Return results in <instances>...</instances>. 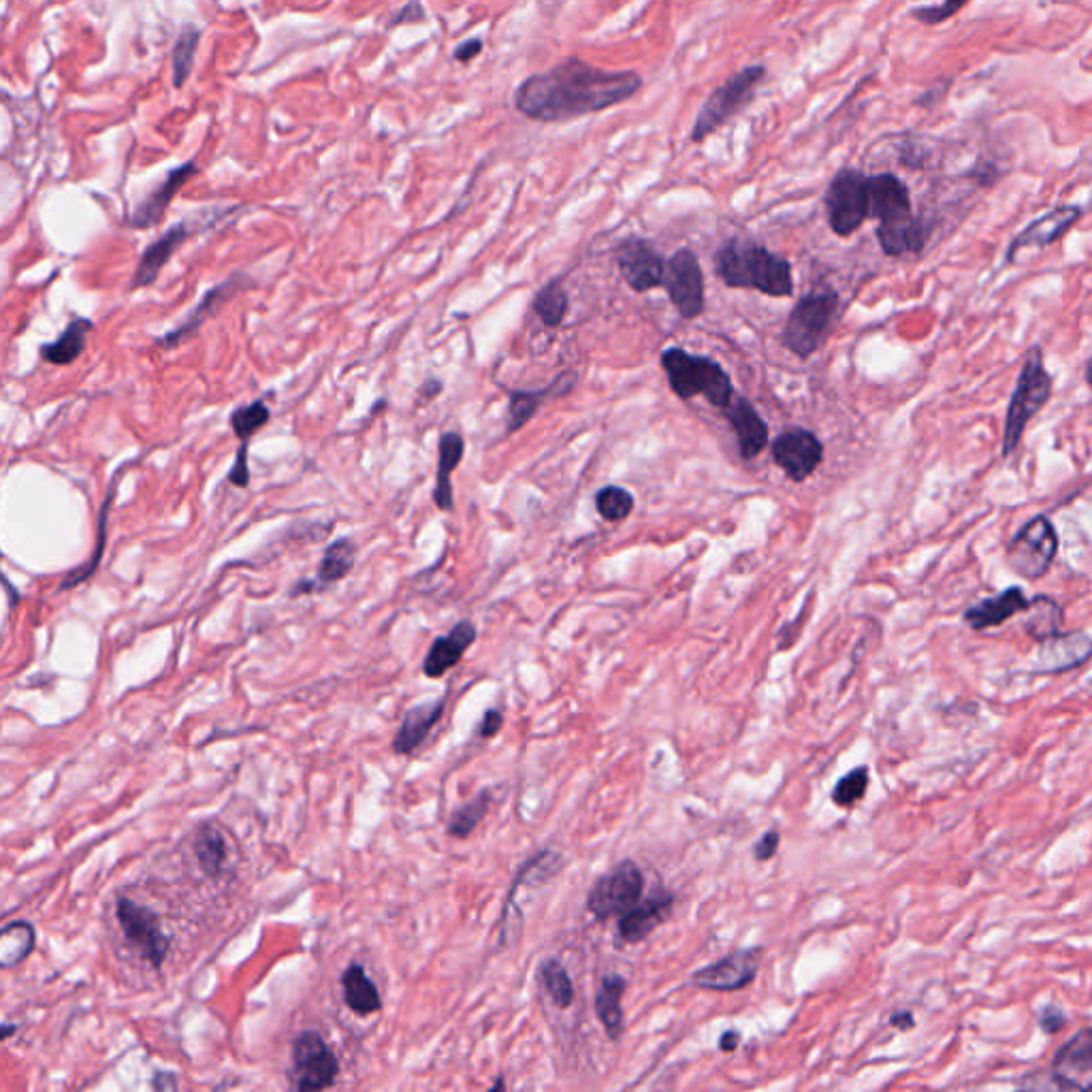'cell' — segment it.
I'll list each match as a JSON object with an SVG mask.
<instances>
[{"label": "cell", "instance_id": "obj_18", "mask_svg": "<svg viewBox=\"0 0 1092 1092\" xmlns=\"http://www.w3.org/2000/svg\"><path fill=\"white\" fill-rule=\"evenodd\" d=\"M244 282H250V280H248V278H244V276H233V278L224 280L222 285L214 287L212 291H207V293L203 295V300L199 302V306H196L192 312L188 314V318H186V320H184L177 329L169 331L166 335H162V337L158 339V346H160V348H164V350H171V348L181 346L186 339L194 337L207 318H212L214 314L218 312V310L222 308V304H224L227 300H231L237 291H242V289H244Z\"/></svg>", "mask_w": 1092, "mask_h": 1092}, {"label": "cell", "instance_id": "obj_58", "mask_svg": "<svg viewBox=\"0 0 1092 1092\" xmlns=\"http://www.w3.org/2000/svg\"><path fill=\"white\" fill-rule=\"evenodd\" d=\"M1087 382H1089V387L1092 389V356L1089 359V363H1087Z\"/></svg>", "mask_w": 1092, "mask_h": 1092}, {"label": "cell", "instance_id": "obj_30", "mask_svg": "<svg viewBox=\"0 0 1092 1092\" xmlns=\"http://www.w3.org/2000/svg\"><path fill=\"white\" fill-rule=\"evenodd\" d=\"M574 380L577 376L566 372L540 391H512L508 404V434H514L521 427H525L534 419L538 408L544 404V399H549L553 393L555 395L570 393L574 389Z\"/></svg>", "mask_w": 1092, "mask_h": 1092}, {"label": "cell", "instance_id": "obj_56", "mask_svg": "<svg viewBox=\"0 0 1092 1092\" xmlns=\"http://www.w3.org/2000/svg\"><path fill=\"white\" fill-rule=\"evenodd\" d=\"M440 393H442V382H440V380H434V378H432V380H427V382L421 387V399H423V402H425V397H427V399H432V397H436V395H440Z\"/></svg>", "mask_w": 1092, "mask_h": 1092}, {"label": "cell", "instance_id": "obj_4", "mask_svg": "<svg viewBox=\"0 0 1092 1092\" xmlns=\"http://www.w3.org/2000/svg\"><path fill=\"white\" fill-rule=\"evenodd\" d=\"M1052 397V376L1048 374L1044 365V352L1039 346H1033L1022 363L1016 389L1011 393V402L1005 417V429H1003V457H1009L1018 445L1022 442V436L1033 421V417L1046 408V404Z\"/></svg>", "mask_w": 1092, "mask_h": 1092}, {"label": "cell", "instance_id": "obj_40", "mask_svg": "<svg viewBox=\"0 0 1092 1092\" xmlns=\"http://www.w3.org/2000/svg\"><path fill=\"white\" fill-rule=\"evenodd\" d=\"M489 806H491V791H486V789L478 791L469 802L453 811L447 832L455 839H468L469 834L478 828V824L484 819Z\"/></svg>", "mask_w": 1092, "mask_h": 1092}, {"label": "cell", "instance_id": "obj_51", "mask_svg": "<svg viewBox=\"0 0 1092 1092\" xmlns=\"http://www.w3.org/2000/svg\"><path fill=\"white\" fill-rule=\"evenodd\" d=\"M504 726V715L497 711V709H489L478 726V737L482 739H493Z\"/></svg>", "mask_w": 1092, "mask_h": 1092}, {"label": "cell", "instance_id": "obj_39", "mask_svg": "<svg viewBox=\"0 0 1092 1092\" xmlns=\"http://www.w3.org/2000/svg\"><path fill=\"white\" fill-rule=\"evenodd\" d=\"M538 981L559 1009H568L572 1005L574 984H572L566 966L557 958H547L540 962Z\"/></svg>", "mask_w": 1092, "mask_h": 1092}, {"label": "cell", "instance_id": "obj_60", "mask_svg": "<svg viewBox=\"0 0 1092 1092\" xmlns=\"http://www.w3.org/2000/svg\"><path fill=\"white\" fill-rule=\"evenodd\" d=\"M1084 1089H1092V1082H1089V1084H1084Z\"/></svg>", "mask_w": 1092, "mask_h": 1092}, {"label": "cell", "instance_id": "obj_5", "mask_svg": "<svg viewBox=\"0 0 1092 1092\" xmlns=\"http://www.w3.org/2000/svg\"><path fill=\"white\" fill-rule=\"evenodd\" d=\"M836 308L839 295L834 289L819 287L806 293L787 316L781 344L798 359H809L817 352Z\"/></svg>", "mask_w": 1092, "mask_h": 1092}, {"label": "cell", "instance_id": "obj_20", "mask_svg": "<svg viewBox=\"0 0 1092 1092\" xmlns=\"http://www.w3.org/2000/svg\"><path fill=\"white\" fill-rule=\"evenodd\" d=\"M728 423L737 434V445L743 462L756 460L769 447V425L747 397H737L724 408Z\"/></svg>", "mask_w": 1092, "mask_h": 1092}, {"label": "cell", "instance_id": "obj_6", "mask_svg": "<svg viewBox=\"0 0 1092 1092\" xmlns=\"http://www.w3.org/2000/svg\"><path fill=\"white\" fill-rule=\"evenodd\" d=\"M767 69L762 64H752L737 75H732L726 84L709 94L702 110L696 116L691 129V142L700 144L717 129H722L734 114H739L754 97L758 84L765 79Z\"/></svg>", "mask_w": 1092, "mask_h": 1092}, {"label": "cell", "instance_id": "obj_49", "mask_svg": "<svg viewBox=\"0 0 1092 1092\" xmlns=\"http://www.w3.org/2000/svg\"><path fill=\"white\" fill-rule=\"evenodd\" d=\"M966 0H945V4L941 6H931V9H920L916 11L918 19L922 21H929V24H936V21H943L947 19L951 13H956Z\"/></svg>", "mask_w": 1092, "mask_h": 1092}, {"label": "cell", "instance_id": "obj_44", "mask_svg": "<svg viewBox=\"0 0 1092 1092\" xmlns=\"http://www.w3.org/2000/svg\"><path fill=\"white\" fill-rule=\"evenodd\" d=\"M272 419V410L267 404L263 402H252L248 406H242L237 410H233L231 414V429L233 434L242 440V442H248L259 429H263Z\"/></svg>", "mask_w": 1092, "mask_h": 1092}, {"label": "cell", "instance_id": "obj_38", "mask_svg": "<svg viewBox=\"0 0 1092 1092\" xmlns=\"http://www.w3.org/2000/svg\"><path fill=\"white\" fill-rule=\"evenodd\" d=\"M116 482H118V476L114 478V482L110 484V491H107V497H105V504L101 508V519H99V534H97V549L92 553V557L88 559V564H84L82 568L69 572L64 577V581L60 583L58 592H67V589H73L77 585H82L84 581H88L97 568L101 566L103 562V553H105V544H107V525H110V510H112V501H114V495H116Z\"/></svg>", "mask_w": 1092, "mask_h": 1092}, {"label": "cell", "instance_id": "obj_35", "mask_svg": "<svg viewBox=\"0 0 1092 1092\" xmlns=\"http://www.w3.org/2000/svg\"><path fill=\"white\" fill-rule=\"evenodd\" d=\"M877 239L888 257H903L907 252H920L927 244V229L922 220H907L899 224H879Z\"/></svg>", "mask_w": 1092, "mask_h": 1092}, {"label": "cell", "instance_id": "obj_45", "mask_svg": "<svg viewBox=\"0 0 1092 1092\" xmlns=\"http://www.w3.org/2000/svg\"><path fill=\"white\" fill-rule=\"evenodd\" d=\"M199 39H201V32L196 28H184L179 39L173 45V84H175V88H181V84L188 79V75L192 71Z\"/></svg>", "mask_w": 1092, "mask_h": 1092}, {"label": "cell", "instance_id": "obj_26", "mask_svg": "<svg viewBox=\"0 0 1092 1092\" xmlns=\"http://www.w3.org/2000/svg\"><path fill=\"white\" fill-rule=\"evenodd\" d=\"M196 173V166L194 162H184L181 166L173 169L160 184L158 188H155L140 205L137 209L133 212L129 224L133 229H152L155 224H158L166 212V207L171 205V201L175 199V194L179 192V188Z\"/></svg>", "mask_w": 1092, "mask_h": 1092}, {"label": "cell", "instance_id": "obj_7", "mask_svg": "<svg viewBox=\"0 0 1092 1092\" xmlns=\"http://www.w3.org/2000/svg\"><path fill=\"white\" fill-rule=\"evenodd\" d=\"M1057 553H1059V534L1052 521L1039 514L1033 516L1027 525H1022L1018 534L1009 540L1005 559L1007 566L1018 577L1035 581L1050 570Z\"/></svg>", "mask_w": 1092, "mask_h": 1092}, {"label": "cell", "instance_id": "obj_19", "mask_svg": "<svg viewBox=\"0 0 1092 1092\" xmlns=\"http://www.w3.org/2000/svg\"><path fill=\"white\" fill-rule=\"evenodd\" d=\"M672 903V892H668L664 886H655L646 899H642L631 912L620 918L617 936L627 945L646 938L668 918Z\"/></svg>", "mask_w": 1092, "mask_h": 1092}, {"label": "cell", "instance_id": "obj_2", "mask_svg": "<svg viewBox=\"0 0 1092 1092\" xmlns=\"http://www.w3.org/2000/svg\"><path fill=\"white\" fill-rule=\"evenodd\" d=\"M715 272L730 289H754L769 297L793 293L791 265L769 248L730 239L715 254Z\"/></svg>", "mask_w": 1092, "mask_h": 1092}, {"label": "cell", "instance_id": "obj_21", "mask_svg": "<svg viewBox=\"0 0 1092 1092\" xmlns=\"http://www.w3.org/2000/svg\"><path fill=\"white\" fill-rule=\"evenodd\" d=\"M1092 1074V1027L1078 1031L1069 1042H1065L1052 1061V1080L1054 1089L1076 1091L1084 1089L1078 1082V1076Z\"/></svg>", "mask_w": 1092, "mask_h": 1092}, {"label": "cell", "instance_id": "obj_16", "mask_svg": "<svg viewBox=\"0 0 1092 1092\" xmlns=\"http://www.w3.org/2000/svg\"><path fill=\"white\" fill-rule=\"evenodd\" d=\"M869 218L879 224H899L914 218L907 186L892 173L869 177Z\"/></svg>", "mask_w": 1092, "mask_h": 1092}, {"label": "cell", "instance_id": "obj_23", "mask_svg": "<svg viewBox=\"0 0 1092 1092\" xmlns=\"http://www.w3.org/2000/svg\"><path fill=\"white\" fill-rule=\"evenodd\" d=\"M476 636L478 629L471 622H460L447 636H438L423 659V674L429 679L445 676L462 661L466 651L476 642Z\"/></svg>", "mask_w": 1092, "mask_h": 1092}, {"label": "cell", "instance_id": "obj_48", "mask_svg": "<svg viewBox=\"0 0 1092 1092\" xmlns=\"http://www.w3.org/2000/svg\"><path fill=\"white\" fill-rule=\"evenodd\" d=\"M1067 1024V1016L1061 1011V1007L1057 1005H1048L1044 1007L1042 1016H1039V1027L1046 1035H1057L1059 1031H1063Z\"/></svg>", "mask_w": 1092, "mask_h": 1092}, {"label": "cell", "instance_id": "obj_8", "mask_svg": "<svg viewBox=\"0 0 1092 1092\" xmlns=\"http://www.w3.org/2000/svg\"><path fill=\"white\" fill-rule=\"evenodd\" d=\"M339 1061L318 1031H302L291 1046L289 1084L295 1091H324L335 1084Z\"/></svg>", "mask_w": 1092, "mask_h": 1092}, {"label": "cell", "instance_id": "obj_55", "mask_svg": "<svg viewBox=\"0 0 1092 1092\" xmlns=\"http://www.w3.org/2000/svg\"><path fill=\"white\" fill-rule=\"evenodd\" d=\"M890 1024L897 1027L899 1031H909L914 1029L916 1020H914V1014L912 1011H897L892 1018H890Z\"/></svg>", "mask_w": 1092, "mask_h": 1092}, {"label": "cell", "instance_id": "obj_28", "mask_svg": "<svg viewBox=\"0 0 1092 1092\" xmlns=\"http://www.w3.org/2000/svg\"><path fill=\"white\" fill-rule=\"evenodd\" d=\"M190 233H192L190 224L179 222L173 229H169L155 244H150L148 250L140 259V265L131 280V289L152 287L157 282L160 272L164 270V265L169 263V259L181 248V244L190 237Z\"/></svg>", "mask_w": 1092, "mask_h": 1092}, {"label": "cell", "instance_id": "obj_57", "mask_svg": "<svg viewBox=\"0 0 1092 1092\" xmlns=\"http://www.w3.org/2000/svg\"><path fill=\"white\" fill-rule=\"evenodd\" d=\"M15 1029H17V1024H13V1022H4V1024H2V1039L6 1042Z\"/></svg>", "mask_w": 1092, "mask_h": 1092}, {"label": "cell", "instance_id": "obj_42", "mask_svg": "<svg viewBox=\"0 0 1092 1092\" xmlns=\"http://www.w3.org/2000/svg\"><path fill=\"white\" fill-rule=\"evenodd\" d=\"M564 864V858L559 851H553V849H542L538 856L529 858L516 873V879L512 884V888H519L521 884H529V886H540V884H547L553 875L559 873Z\"/></svg>", "mask_w": 1092, "mask_h": 1092}, {"label": "cell", "instance_id": "obj_43", "mask_svg": "<svg viewBox=\"0 0 1092 1092\" xmlns=\"http://www.w3.org/2000/svg\"><path fill=\"white\" fill-rule=\"evenodd\" d=\"M596 510L609 523L625 521L634 510V495L617 484L602 486L596 495Z\"/></svg>", "mask_w": 1092, "mask_h": 1092}, {"label": "cell", "instance_id": "obj_17", "mask_svg": "<svg viewBox=\"0 0 1092 1092\" xmlns=\"http://www.w3.org/2000/svg\"><path fill=\"white\" fill-rule=\"evenodd\" d=\"M1039 672H1069L1092 657V638L1082 631H1061L1039 642Z\"/></svg>", "mask_w": 1092, "mask_h": 1092}, {"label": "cell", "instance_id": "obj_41", "mask_svg": "<svg viewBox=\"0 0 1092 1092\" xmlns=\"http://www.w3.org/2000/svg\"><path fill=\"white\" fill-rule=\"evenodd\" d=\"M568 308H570L568 293L564 291V287L557 280L542 287L534 300V310L542 320V324L549 329H557L564 322Z\"/></svg>", "mask_w": 1092, "mask_h": 1092}, {"label": "cell", "instance_id": "obj_50", "mask_svg": "<svg viewBox=\"0 0 1092 1092\" xmlns=\"http://www.w3.org/2000/svg\"><path fill=\"white\" fill-rule=\"evenodd\" d=\"M781 836L777 830H769L756 845H754V856L756 860L760 862H769L775 858L777 849H780Z\"/></svg>", "mask_w": 1092, "mask_h": 1092}, {"label": "cell", "instance_id": "obj_53", "mask_svg": "<svg viewBox=\"0 0 1092 1092\" xmlns=\"http://www.w3.org/2000/svg\"><path fill=\"white\" fill-rule=\"evenodd\" d=\"M155 1091H177V1076L171 1072H158L152 1078Z\"/></svg>", "mask_w": 1092, "mask_h": 1092}, {"label": "cell", "instance_id": "obj_32", "mask_svg": "<svg viewBox=\"0 0 1092 1092\" xmlns=\"http://www.w3.org/2000/svg\"><path fill=\"white\" fill-rule=\"evenodd\" d=\"M341 994L346 1007L365 1018L372 1014H378L382 1009V996L374 979L367 975L363 964L352 962L341 973Z\"/></svg>", "mask_w": 1092, "mask_h": 1092}, {"label": "cell", "instance_id": "obj_29", "mask_svg": "<svg viewBox=\"0 0 1092 1092\" xmlns=\"http://www.w3.org/2000/svg\"><path fill=\"white\" fill-rule=\"evenodd\" d=\"M192 851L199 869L209 879H220L231 864L229 839L224 836V828L216 821H205L196 830Z\"/></svg>", "mask_w": 1092, "mask_h": 1092}, {"label": "cell", "instance_id": "obj_34", "mask_svg": "<svg viewBox=\"0 0 1092 1092\" xmlns=\"http://www.w3.org/2000/svg\"><path fill=\"white\" fill-rule=\"evenodd\" d=\"M625 979L622 975H605L600 988L596 992V1016L600 1018L607 1035L617 1042L624 1035V1007L622 999L625 992Z\"/></svg>", "mask_w": 1092, "mask_h": 1092}, {"label": "cell", "instance_id": "obj_59", "mask_svg": "<svg viewBox=\"0 0 1092 1092\" xmlns=\"http://www.w3.org/2000/svg\"><path fill=\"white\" fill-rule=\"evenodd\" d=\"M497 1089H506V1082H504V1080H499V1082H495V1084L491 1087V1091H497Z\"/></svg>", "mask_w": 1092, "mask_h": 1092}, {"label": "cell", "instance_id": "obj_13", "mask_svg": "<svg viewBox=\"0 0 1092 1092\" xmlns=\"http://www.w3.org/2000/svg\"><path fill=\"white\" fill-rule=\"evenodd\" d=\"M762 947H747L737 949L722 960L698 969L691 975V984L700 990H715V992H734L743 990L758 977L760 964H762Z\"/></svg>", "mask_w": 1092, "mask_h": 1092}, {"label": "cell", "instance_id": "obj_3", "mask_svg": "<svg viewBox=\"0 0 1092 1092\" xmlns=\"http://www.w3.org/2000/svg\"><path fill=\"white\" fill-rule=\"evenodd\" d=\"M661 367L668 384L679 399L704 397L711 406L724 410L734 399L730 374L709 356L689 354L683 348H666L661 352Z\"/></svg>", "mask_w": 1092, "mask_h": 1092}, {"label": "cell", "instance_id": "obj_31", "mask_svg": "<svg viewBox=\"0 0 1092 1092\" xmlns=\"http://www.w3.org/2000/svg\"><path fill=\"white\" fill-rule=\"evenodd\" d=\"M466 453V440L457 432H447L440 436L438 445V471H436V489H434V501L440 510L449 512L455 506L453 495V471L460 468Z\"/></svg>", "mask_w": 1092, "mask_h": 1092}, {"label": "cell", "instance_id": "obj_22", "mask_svg": "<svg viewBox=\"0 0 1092 1092\" xmlns=\"http://www.w3.org/2000/svg\"><path fill=\"white\" fill-rule=\"evenodd\" d=\"M1082 216V209L1076 207V205H1063V207H1057L1052 212H1048L1046 216L1037 218L1035 222H1031L1009 246L1007 250V261L1014 263L1016 254L1024 248H1044V246H1050L1054 242H1059Z\"/></svg>", "mask_w": 1092, "mask_h": 1092}, {"label": "cell", "instance_id": "obj_14", "mask_svg": "<svg viewBox=\"0 0 1092 1092\" xmlns=\"http://www.w3.org/2000/svg\"><path fill=\"white\" fill-rule=\"evenodd\" d=\"M773 462L793 482H804L824 462V445L819 438L802 427L781 432L771 447Z\"/></svg>", "mask_w": 1092, "mask_h": 1092}, {"label": "cell", "instance_id": "obj_33", "mask_svg": "<svg viewBox=\"0 0 1092 1092\" xmlns=\"http://www.w3.org/2000/svg\"><path fill=\"white\" fill-rule=\"evenodd\" d=\"M90 331L92 322L88 318H73L54 341L41 346V356L58 367L75 363L86 350Z\"/></svg>", "mask_w": 1092, "mask_h": 1092}, {"label": "cell", "instance_id": "obj_46", "mask_svg": "<svg viewBox=\"0 0 1092 1092\" xmlns=\"http://www.w3.org/2000/svg\"><path fill=\"white\" fill-rule=\"evenodd\" d=\"M869 783H871L869 767L854 769L851 773H847L845 777L836 781V785L832 789V802L841 809H851L858 800H862L867 796Z\"/></svg>", "mask_w": 1092, "mask_h": 1092}, {"label": "cell", "instance_id": "obj_11", "mask_svg": "<svg viewBox=\"0 0 1092 1092\" xmlns=\"http://www.w3.org/2000/svg\"><path fill=\"white\" fill-rule=\"evenodd\" d=\"M116 918L127 943L155 969H160L169 953V936L164 933L157 912L129 899L118 897Z\"/></svg>", "mask_w": 1092, "mask_h": 1092}, {"label": "cell", "instance_id": "obj_37", "mask_svg": "<svg viewBox=\"0 0 1092 1092\" xmlns=\"http://www.w3.org/2000/svg\"><path fill=\"white\" fill-rule=\"evenodd\" d=\"M37 945L34 927L26 920H15L0 931V969H13L21 964Z\"/></svg>", "mask_w": 1092, "mask_h": 1092}, {"label": "cell", "instance_id": "obj_52", "mask_svg": "<svg viewBox=\"0 0 1092 1092\" xmlns=\"http://www.w3.org/2000/svg\"><path fill=\"white\" fill-rule=\"evenodd\" d=\"M480 52H482V41H480V39H468L466 43H462V45L457 47L455 58H457L460 62H469V60H474Z\"/></svg>", "mask_w": 1092, "mask_h": 1092}, {"label": "cell", "instance_id": "obj_24", "mask_svg": "<svg viewBox=\"0 0 1092 1092\" xmlns=\"http://www.w3.org/2000/svg\"><path fill=\"white\" fill-rule=\"evenodd\" d=\"M445 709H447V698L421 702V704H414L412 709H408L404 715V722L391 743L393 752L397 756L414 754L425 743V739L432 734V730L445 715Z\"/></svg>", "mask_w": 1092, "mask_h": 1092}, {"label": "cell", "instance_id": "obj_36", "mask_svg": "<svg viewBox=\"0 0 1092 1092\" xmlns=\"http://www.w3.org/2000/svg\"><path fill=\"white\" fill-rule=\"evenodd\" d=\"M1027 620H1024V631L1042 642V640H1048L1057 634L1063 631V624H1065V615H1063V607L1048 598V596H1037L1031 600L1029 609H1027Z\"/></svg>", "mask_w": 1092, "mask_h": 1092}, {"label": "cell", "instance_id": "obj_54", "mask_svg": "<svg viewBox=\"0 0 1092 1092\" xmlns=\"http://www.w3.org/2000/svg\"><path fill=\"white\" fill-rule=\"evenodd\" d=\"M739 1042H741V1033H739V1031H734V1029H730V1031L722 1033V1037H719V1050H722V1052H734V1050L739 1048Z\"/></svg>", "mask_w": 1092, "mask_h": 1092}, {"label": "cell", "instance_id": "obj_10", "mask_svg": "<svg viewBox=\"0 0 1092 1092\" xmlns=\"http://www.w3.org/2000/svg\"><path fill=\"white\" fill-rule=\"evenodd\" d=\"M644 892V875L636 862L624 860L609 875L600 877L587 897V909L598 920L622 918L631 912Z\"/></svg>", "mask_w": 1092, "mask_h": 1092}, {"label": "cell", "instance_id": "obj_1", "mask_svg": "<svg viewBox=\"0 0 1092 1092\" xmlns=\"http://www.w3.org/2000/svg\"><path fill=\"white\" fill-rule=\"evenodd\" d=\"M640 88L642 77L634 71H607L568 58L551 71L521 82L514 92V107L536 122H568L622 105Z\"/></svg>", "mask_w": 1092, "mask_h": 1092}, {"label": "cell", "instance_id": "obj_9", "mask_svg": "<svg viewBox=\"0 0 1092 1092\" xmlns=\"http://www.w3.org/2000/svg\"><path fill=\"white\" fill-rule=\"evenodd\" d=\"M828 224L839 237L854 235L869 218V177L856 169H841L824 196Z\"/></svg>", "mask_w": 1092, "mask_h": 1092}, {"label": "cell", "instance_id": "obj_27", "mask_svg": "<svg viewBox=\"0 0 1092 1092\" xmlns=\"http://www.w3.org/2000/svg\"><path fill=\"white\" fill-rule=\"evenodd\" d=\"M354 555H356V544L350 538H341V540L331 542L324 549V555H322V559L318 564L316 579L314 581H300L293 587L291 596L297 598V596H304V594L320 592V589L341 581L354 568V562H356Z\"/></svg>", "mask_w": 1092, "mask_h": 1092}, {"label": "cell", "instance_id": "obj_12", "mask_svg": "<svg viewBox=\"0 0 1092 1092\" xmlns=\"http://www.w3.org/2000/svg\"><path fill=\"white\" fill-rule=\"evenodd\" d=\"M661 287L683 318L694 320L704 312V274L698 257L691 250H676L666 261Z\"/></svg>", "mask_w": 1092, "mask_h": 1092}, {"label": "cell", "instance_id": "obj_25", "mask_svg": "<svg viewBox=\"0 0 1092 1092\" xmlns=\"http://www.w3.org/2000/svg\"><path fill=\"white\" fill-rule=\"evenodd\" d=\"M1029 605H1031V600L1024 596V592L1020 587H1009L996 596H990V598L969 607L964 611L962 620L971 629L984 631V629L1005 624L1007 620L1016 617L1018 613H1027Z\"/></svg>", "mask_w": 1092, "mask_h": 1092}, {"label": "cell", "instance_id": "obj_15", "mask_svg": "<svg viewBox=\"0 0 1092 1092\" xmlns=\"http://www.w3.org/2000/svg\"><path fill=\"white\" fill-rule=\"evenodd\" d=\"M617 265L627 287L636 293H646L664 285L666 261L655 246L642 237H627L617 246Z\"/></svg>", "mask_w": 1092, "mask_h": 1092}, {"label": "cell", "instance_id": "obj_47", "mask_svg": "<svg viewBox=\"0 0 1092 1092\" xmlns=\"http://www.w3.org/2000/svg\"><path fill=\"white\" fill-rule=\"evenodd\" d=\"M229 482H233L239 489H246L250 484V469H248V442H242V449L237 451L235 464L229 471Z\"/></svg>", "mask_w": 1092, "mask_h": 1092}]
</instances>
